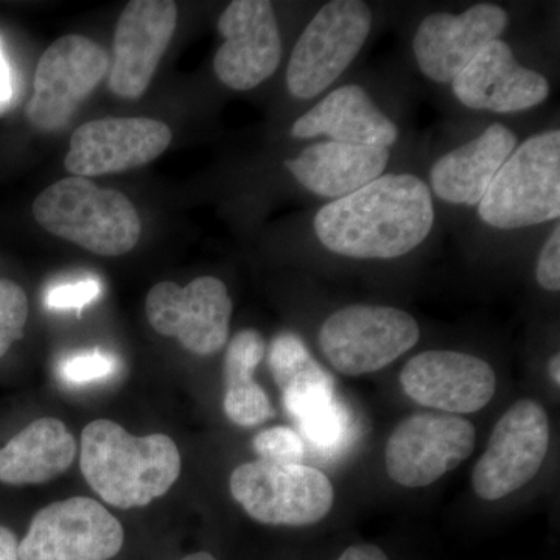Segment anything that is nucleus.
Here are the masks:
<instances>
[{"instance_id":"cd10ccee","label":"nucleus","mask_w":560,"mask_h":560,"mask_svg":"<svg viewBox=\"0 0 560 560\" xmlns=\"http://www.w3.org/2000/svg\"><path fill=\"white\" fill-rule=\"evenodd\" d=\"M116 371V360L101 350L75 353L61 363L60 374L68 385L81 386L105 381Z\"/></svg>"},{"instance_id":"c756f323","label":"nucleus","mask_w":560,"mask_h":560,"mask_svg":"<svg viewBox=\"0 0 560 560\" xmlns=\"http://www.w3.org/2000/svg\"><path fill=\"white\" fill-rule=\"evenodd\" d=\"M541 289L558 293L560 290V226H556L540 250L536 268Z\"/></svg>"},{"instance_id":"9b49d317","label":"nucleus","mask_w":560,"mask_h":560,"mask_svg":"<svg viewBox=\"0 0 560 560\" xmlns=\"http://www.w3.org/2000/svg\"><path fill=\"white\" fill-rule=\"evenodd\" d=\"M145 312L158 334L176 338L195 355H213L230 338V291L210 276L194 279L186 287L171 280L156 283L147 296Z\"/></svg>"},{"instance_id":"6ab92c4d","label":"nucleus","mask_w":560,"mask_h":560,"mask_svg":"<svg viewBox=\"0 0 560 560\" xmlns=\"http://www.w3.org/2000/svg\"><path fill=\"white\" fill-rule=\"evenodd\" d=\"M290 135L294 139L327 136L331 142L389 149L399 138V128L363 88L346 84L294 121Z\"/></svg>"},{"instance_id":"39448f33","label":"nucleus","mask_w":560,"mask_h":560,"mask_svg":"<svg viewBox=\"0 0 560 560\" xmlns=\"http://www.w3.org/2000/svg\"><path fill=\"white\" fill-rule=\"evenodd\" d=\"M232 497L253 521L272 526H311L334 506L326 474L304 464L253 460L232 471Z\"/></svg>"},{"instance_id":"6e6552de","label":"nucleus","mask_w":560,"mask_h":560,"mask_svg":"<svg viewBox=\"0 0 560 560\" xmlns=\"http://www.w3.org/2000/svg\"><path fill=\"white\" fill-rule=\"evenodd\" d=\"M124 541V526L102 503L73 497L33 517L20 541V560H109Z\"/></svg>"},{"instance_id":"a878e982","label":"nucleus","mask_w":560,"mask_h":560,"mask_svg":"<svg viewBox=\"0 0 560 560\" xmlns=\"http://www.w3.org/2000/svg\"><path fill=\"white\" fill-rule=\"evenodd\" d=\"M28 318V300L16 282L0 279V359L21 340Z\"/></svg>"},{"instance_id":"20e7f679","label":"nucleus","mask_w":560,"mask_h":560,"mask_svg":"<svg viewBox=\"0 0 560 560\" xmlns=\"http://www.w3.org/2000/svg\"><path fill=\"white\" fill-rule=\"evenodd\" d=\"M497 230H521L560 215V131L534 135L515 147L478 205Z\"/></svg>"},{"instance_id":"2eb2a0df","label":"nucleus","mask_w":560,"mask_h":560,"mask_svg":"<svg viewBox=\"0 0 560 560\" xmlns=\"http://www.w3.org/2000/svg\"><path fill=\"white\" fill-rule=\"evenodd\" d=\"M508 22V11L495 3H477L460 14H430L412 39L419 69L427 79L452 84L482 47L503 35Z\"/></svg>"},{"instance_id":"b1692460","label":"nucleus","mask_w":560,"mask_h":560,"mask_svg":"<svg viewBox=\"0 0 560 560\" xmlns=\"http://www.w3.org/2000/svg\"><path fill=\"white\" fill-rule=\"evenodd\" d=\"M267 345L259 331H238L228 346L224 357V412L228 419L241 427H256L272 416L268 394L254 381V372L265 359Z\"/></svg>"},{"instance_id":"4be33fe9","label":"nucleus","mask_w":560,"mask_h":560,"mask_svg":"<svg viewBox=\"0 0 560 560\" xmlns=\"http://www.w3.org/2000/svg\"><path fill=\"white\" fill-rule=\"evenodd\" d=\"M77 441L61 420L36 419L0 448V482L43 485L55 480L75 460Z\"/></svg>"},{"instance_id":"bb28decb","label":"nucleus","mask_w":560,"mask_h":560,"mask_svg":"<svg viewBox=\"0 0 560 560\" xmlns=\"http://www.w3.org/2000/svg\"><path fill=\"white\" fill-rule=\"evenodd\" d=\"M260 459L279 464H302L307 453L304 438L290 427H272L260 431L253 441Z\"/></svg>"},{"instance_id":"a211bd4d","label":"nucleus","mask_w":560,"mask_h":560,"mask_svg":"<svg viewBox=\"0 0 560 560\" xmlns=\"http://www.w3.org/2000/svg\"><path fill=\"white\" fill-rule=\"evenodd\" d=\"M452 90L467 108L510 114L541 105L551 86L547 77L515 60L504 40L495 39L453 80Z\"/></svg>"},{"instance_id":"393cba45","label":"nucleus","mask_w":560,"mask_h":560,"mask_svg":"<svg viewBox=\"0 0 560 560\" xmlns=\"http://www.w3.org/2000/svg\"><path fill=\"white\" fill-rule=\"evenodd\" d=\"M296 422L305 440L324 455L340 451L352 433V419L338 399L313 408Z\"/></svg>"},{"instance_id":"72a5a7b5","label":"nucleus","mask_w":560,"mask_h":560,"mask_svg":"<svg viewBox=\"0 0 560 560\" xmlns=\"http://www.w3.org/2000/svg\"><path fill=\"white\" fill-rule=\"evenodd\" d=\"M548 372H550L551 381L556 383V385H560V357L559 353H555L551 357L550 364H548Z\"/></svg>"},{"instance_id":"2f4dec72","label":"nucleus","mask_w":560,"mask_h":560,"mask_svg":"<svg viewBox=\"0 0 560 560\" xmlns=\"http://www.w3.org/2000/svg\"><path fill=\"white\" fill-rule=\"evenodd\" d=\"M13 95V86H11V72L2 47H0V113L9 106Z\"/></svg>"},{"instance_id":"473e14b6","label":"nucleus","mask_w":560,"mask_h":560,"mask_svg":"<svg viewBox=\"0 0 560 560\" xmlns=\"http://www.w3.org/2000/svg\"><path fill=\"white\" fill-rule=\"evenodd\" d=\"M0 560H20V541L5 526L0 525Z\"/></svg>"},{"instance_id":"5701e85b","label":"nucleus","mask_w":560,"mask_h":560,"mask_svg":"<svg viewBox=\"0 0 560 560\" xmlns=\"http://www.w3.org/2000/svg\"><path fill=\"white\" fill-rule=\"evenodd\" d=\"M268 366L282 390L287 411L296 420L313 408L337 399L334 378L313 359L296 334L283 331L272 340Z\"/></svg>"},{"instance_id":"423d86ee","label":"nucleus","mask_w":560,"mask_h":560,"mask_svg":"<svg viewBox=\"0 0 560 560\" xmlns=\"http://www.w3.org/2000/svg\"><path fill=\"white\" fill-rule=\"evenodd\" d=\"M372 13L360 0L326 3L304 28L291 51L287 88L294 98L311 101L340 79L363 49Z\"/></svg>"},{"instance_id":"7ed1b4c3","label":"nucleus","mask_w":560,"mask_h":560,"mask_svg":"<svg viewBox=\"0 0 560 560\" xmlns=\"http://www.w3.org/2000/svg\"><path fill=\"white\" fill-rule=\"evenodd\" d=\"M39 226L92 254L119 257L140 238L135 205L119 190L101 189L88 178L70 176L40 191L33 202Z\"/></svg>"},{"instance_id":"f257e3e1","label":"nucleus","mask_w":560,"mask_h":560,"mask_svg":"<svg viewBox=\"0 0 560 560\" xmlns=\"http://www.w3.org/2000/svg\"><path fill=\"white\" fill-rule=\"evenodd\" d=\"M433 223V198L425 180L389 173L320 208L313 226L324 248L338 256L389 260L418 248Z\"/></svg>"},{"instance_id":"ddd939ff","label":"nucleus","mask_w":560,"mask_h":560,"mask_svg":"<svg viewBox=\"0 0 560 560\" xmlns=\"http://www.w3.org/2000/svg\"><path fill=\"white\" fill-rule=\"evenodd\" d=\"M172 139L168 125L149 117H106L86 121L70 138L66 171L88 179L135 171L158 160Z\"/></svg>"},{"instance_id":"dca6fc26","label":"nucleus","mask_w":560,"mask_h":560,"mask_svg":"<svg viewBox=\"0 0 560 560\" xmlns=\"http://www.w3.org/2000/svg\"><path fill=\"white\" fill-rule=\"evenodd\" d=\"M178 24L172 0H132L121 11L114 32L109 90L138 101L149 90Z\"/></svg>"},{"instance_id":"f704fd0d","label":"nucleus","mask_w":560,"mask_h":560,"mask_svg":"<svg viewBox=\"0 0 560 560\" xmlns=\"http://www.w3.org/2000/svg\"><path fill=\"white\" fill-rule=\"evenodd\" d=\"M180 560H217V559L213 558V556L210 555V552L200 551V552H195V555L186 556V558L180 559Z\"/></svg>"},{"instance_id":"1a4fd4ad","label":"nucleus","mask_w":560,"mask_h":560,"mask_svg":"<svg viewBox=\"0 0 560 560\" xmlns=\"http://www.w3.org/2000/svg\"><path fill=\"white\" fill-rule=\"evenodd\" d=\"M109 69L101 44L83 35H66L40 55L27 119L38 131H58L90 97Z\"/></svg>"},{"instance_id":"c85d7f7f","label":"nucleus","mask_w":560,"mask_h":560,"mask_svg":"<svg viewBox=\"0 0 560 560\" xmlns=\"http://www.w3.org/2000/svg\"><path fill=\"white\" fill-rule=\"evenodd\" d=\"M101 291V282L95 279L61 283V285L51 287L46 294V305L51 311H80L97 300Z\"/></svg>"},{"instance_id":"f03ea898","label":"nucleus","mask_w":560,"mask_h":560,"mask_svg":"<svg viewBox=\"0 0 560 560\" xmlns=\"http://www.w3.org/2000/svg\"><path fill=\"white\" fill-rule=\"evenodd\" d=\"M80 467L105 503L135 510L165 495L178 481L180 455L165 434L132 436L119 423L97 419L81 433Z\"/></svg>"},{"instance_id":"aec40b11","label":"nucleus","mask_w":560,"mask_h":560,"mask_svg":"<svg viewBox=\"0 0 560 560\" xmlns=\"http://www.w3.org/2000/svg\"><path fill=\"white\" fill-rule=\"evenodd\" d=\"M517 147V136L492 124L478 138L444 154L430 172L431 189L441 200L478 206L504 161Z\"/></svg>"},{"instance_id":"4468645a","label":"nucleus","mask_w":560,"mask_h":560,"mask_svg":"<svg viewBox=\"0 0 560 560\" xmlns=\"http://www.w3.org/2000/svg\"><path fill=\"white\" fill-rule=\"evenodd\" d=\"M223 46L213 57L221 83L250 91L275 75L282 60V39L275 9L267 0H235L219 18Z\"/></svg>"},{"instance_id":"412c9836","label":"nucleus","mask_w":560,"mask_h":560,"mask_svg":"<svg viewBox=\"0 0 560 560\" xmlns=\"http://www.w3.org/2000/svg\"><path fill=\"white\" fill-rule=\"evenodd\" d=\"M389 150L381 147L318 142L287 160L291 175L318 197L340 200L381 178L389 162Z\"/></svg>"},{"instance_id":"f8f14e48","label":"nucleus","mask_w":560,"mask_h":560,"mask_svg":"<svg viewBox=\"0 0 560 560\" xmlns=\"http://www.w3.org/2000/svg\"><path fill=\"white\" fill-rule=\"evenodd\" d=\"M477 444L469 420L452 415H416L401 420L386 444L390 480L404 488H425L460 466Z\"/></svg>"},{"instance_id":"9d476101","label":"nucleus","mask_w":560,"mask_h":560,"mask_svg":"<svg viewBox=\"0 0 560 560\" xmlns=\"http://www.w3.org/2000/svg\"><path fill=\"white\" fill-rule=\"evenodd\" d=\"M550 447V420L537 401L525 399L504 412L471 475L475 493L495 501L528 485Z\"/></svg>"},{"instance_id":"0eeeda50","label":"nucleus","mask_w":560,"mask_h":560,"mask_svg":"<svg viewBox=\"0 0 560 560\" xmlns=\"http://www.w3.org/2000/svg\"><path fill=\"white\" fill-rule=\"evenodd\" d=\"M419 338L418 320L386 305H349L324 320L318 334L320 352L349 377L383 370Z\"/></svg>"},{"instance_id":"f3484780","label":"nucleus","mask_w":560,"mask_h":560,"mask_svg":"<svg viewBox=\"0 0 560 560\" xmlns=\"http://www.w3.org/2000/svg\"><path fill=\"white\" fill-rule=\"evenodd\" d=\"M400 385L422 407L452 415L480 411L497 388L492 366L469 353L427 350L412 357L400 372Z\"/></svg>"},{"instance_id":"7c9ffc66","label":"nucleus","mask_w":560,"mask_h":560,"mask_svg":"<svg viewBox=\"0 0 560 560\" xmlns=\"http://www.w3.org/2000/svg\"><path fill=\"white\" fill-rule=\"evenodd\" d=\"M337 560H389L388 556L375 545H352Z\"/></svg>"}]
</instances>
